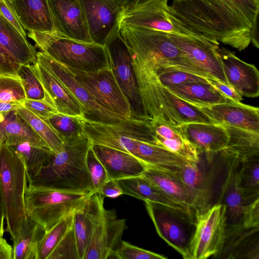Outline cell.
Returning a JSON list of instances; mask_svg holds the SVG:
<instances>
[{
  "label": "cell",
  "mask_w": 259,
  "mask_h": 259,
  "mask_svg": "<svg viewBox=\"0 0 259 259\" xmlns=\"http://www.w3.org/2000/svg\"><path fill=\"white\" fill-rule=\"evenodd\" d=\"M259 0L173 1L165 13L177 28L209 36L239 51L251 42Z\"/></svg>",
  "instance_id": "6da1fadb"
},
{
  "label": "cell",
  "mask_w": 259,
  "mask_h": 259,
  "mask_svg": "<svg viewBox=\"0 0 259 259\" xmlns=\"http://www.w3.org/2000/svg\"><path fill=\"white\" fill-rule=\"evenodd\" d=\"M131 53L144 112L148 120L175 126L190 122L215 123L196 106L180 99L161 84L149 61Z\"/></svg>",
  "instance_id": "7a4b0ae2"
},
{
  "label": "cell",
  "mask_w": 259,
  "mask_h": 259,
  "mask_svg": "<svg viewBox=\"0 0 259 259\" xmlns=\"http://www.w3.org/2000/svg\"><path fill=\"white\" fill-rule=\"evenodd\" d=\"M92 146L85 134L64 142V150L54 153L33 176L28 185L68 192L92 194L95 191L87 158Z\"/></svg>",
  "instance_id": "3957f363"
},
{
  "label": "cell",
  "mask_w": 259,
  "mask_h": 259,
  "mask_svg": "<svg viewBox=\"0 0 259 259\" xmlns=\"http://www.w3.org/2000/svg\"><path fill=\"white\" fill-rule=\"evenodd\" d=\"M35 46L55 61L71 69L95 73L111 68L104 45L75 40L53 31H29Z\"/></svg>",
  "instance_id": "277c9868"
},
{
  "label": "cell",
  "mask_w": 259,
  "mask_h": 259,
  "mask_svg": "<svg viewBox=\"0 0 259 259\" xmlns=\"http://www.w3.org/2000/svg\"><path fill=\"white\" fill-rule=\"evenodd\" d=\"M225 153L226 148L200 152L197 161H187L176 171L193 198L195 218L218 203Z\"/></svg>",
  "instance_id": "5b68a950"
},
{
  "label": "cell",
  "mask_w": 259,
  "mask_h": 259,
  "mask_svg": "<svg viewBox=\"0 0 259 259\" xmlns=\"http://www.w3.org/2000/svg\"><path fill=\"white\" fill-rule=\"evenodd\" d=\"M119 32L131 52L151 61L157 67L176 68L203 76L167 32L122 23Z\"/></svg>",
  "instance_id": "8992f818"
},
{
  "label": "cell",
  "mask_w": 259,
  "mask_h": 259,
  "mask_svg": "<svg viewBox=\"0 0 259 259\" xmlns=\"http://www.w3.org/2000/svg\"><path fill=\"white\" fill-rule=\"evenodd\" d=\"M0 180L6 231L14 240L26 217L24 196L28 179L22 159L11 146L5 143L0 146Z\"/></svg>",
  "instance_id": "52a82bcc"
},
{
  "label": "cell",
  "mask_w": 259,
  "mask_h": 259,
  "mask_svg": "<svg viewBox=\"0 0 259 259\" xmlns=\"http://www.w3.org/2000/svg\"><path fill=\"white\" fill-rule=\"evenodd\" d=\"M91 194L28 185L24 196L26 214L47 231L67 215L81 209Z\"/></svg>",
  "instance_id": "ba28073f"
},
{
  "label": "cell",
  "mask_w": 259,
  "mask_h": 259,
  "mask_svg": "<svg viewBox=\"0 0 259 259\" xmlns=\"http://www.w3.org/2000/svg\"><path fill=\"white\" fill-rule=\"evenodd\" d=\"M84 132L92 145H101L128 153L134 140L157 145L150 121L131 118L113 123H103L83 118Z\"/></svg>",
  "instance_id": "9c48e42d"
},
{
  "label": "cell",
  "mask_w": 259,
  "mask_h": 259,
  "mask_svg": "<svg viewBox=\"0 0 259 259\" xmlns=\"http://www.w3.org/2000/svg\"><path fill=\"white\" fill-rule=\"evenodd\" d=\"M145 203L159 236L184 259H190V244L196 228L194 215L157 202Z\"/></svg>",
  "instance_id": "30bf717a"
},
{
  "label": "cell",
  "mask_w": 259,
  "mask_h": 259,
  "mask_svg": "<svg viewBox=\"0 0 259 259\" xmlns=\"http://www.w3.org/2000/svg\"><path fill=\"white\" fill-rule=\"evenodd\" d=\"M104 46L109 56L111 69L129 102L133 117L148 120L144 112L133 67L131 51L119 29L107 40Z\"/></svg>",
  "instance_id": "8fae6325"
},
{
  "label": "cell",
  "mask_w": 259,
  "mask_h": 259,
  "mask_svg": "<svg viewBox=\"0 0 259 259\" xmlns=\"http://www.w3.org/2000/svg\"><path fill=\"white\" fill-rule=\"evenodd\" d=\"M226 209L213 205L196 217V228L190 244V259L214 257L222 249L226 235Z\"/></svg>",
  "instance_id": "7c38bea8"
},
{
  "label": "cell",
  "mask_w": 259,
  "mask_h": 259,
  "mask_svg": "<svg viewBox=\"0 0 259 259\" xmlns=\"http://www.w3.org/2000/svg\"><path fill=\"white\" fill-rule=\"evenodd\" d=\"M37 61L55 76L77 100L83 109L84 118L103 123L116 122L125 119L100 104L66 66L41 51L37 53Z\"/></svg>",
  "instance_id": "4fadbf2b"
},
{
  "label": "cell",
  "mask_w": 259,
  "mask_h": 259,
  "mask_svg": "<svg viewBox=\"0 0 259 259\" xmlns=\"http://www.w3.org/2000/svg\"><path fill=\"white\" fill-rule=\"evenodd\" d=\"M69 69L100 104L125 119L134 118L129 102L111 68L95 73Z\"/></svg>",
  "instance_id": "5bb4252c"
},
{
  "label": "cell",
  "mask_w": 259,
  "mask_h": 259,
  "mask_svg": "<svg viewBox=\"0 0 259 259\" xmlns=\"http://www.w3.org/2000/svg\"><path fill=\"white\" fill-rule=\"evenodd\" d=\"M168 33L172 42L203 77H212L229 84L217 51L220 46L218 41L209 36Z\"/></svg>",
  "instance_id": "9a60e30c"
},
{
  "label": "cell",
  "mask_w": 259,
  "mask_h": 259,
  "mask_svg": "<svg viewBox=\"0 0 259 259\" xmlns=\"http://www.w3.org/2000/svg\"><path fill=\"white\" fill-rule=\"evenodd\" d=\"M127 229L125 219H118L115 210L104 207L95 223L83 259H118L116 251Z\"/></svg>",
  "instance_id": "2e32d148"
},
{
  "label": "cell",
  "mask_w": 259,
  "mask_h": 259,
  "mask_svg": "<svg viewBox=\"0 0 259 259\" xmlns=\"http://www.w3.org/2000/svg\"><path fill=\"white\" fill-rule=\"evenodd\" d=\"M93 42L104 45L119 29L124 9L117 0H78Z\"/></svg>",
  "instance_id": "e0dca14e"
},
{
  "label": "cell",
  "mask_w": 259,
  "mask_h": 259,
  "mask_svg": "<svg viewBox=\"0 0 259 259\" xmlns=\"http://www.w3.org/2000/svg\"><path fill=\"white\" fill-rule=\"evenodd\" d=\"M241 160L238 156L226 148L224 170L218 203L226 209V225L242 223L243 209L246 204L242 193L239 176Z\"/></svg>",
  "instance_id": "ac0fdd59"
},
{
  "label": "cell",
  "mask_w": 259,
  "mask_h": 259,
  "mask_svg": "<svg viewBox=\"0 0 259 259\" xmlns=\"http://www.w3.org/2000/svg\"><path fill=\"white\" fill-rule=\"evenodd\" d=\"M228 83L240 96L255 98L259 95V72L224 47L217 49Z\"/></svg>",
  "instance_id": "d6986e66"
},
{
  "label": "cell",
  "mask_w": 259,
  "mask_h": 259,
  "mask_svg": "<svg viewBox=\"0 0 259 259\" xmlns=\"http://www.w3.org/2000/svg\"><path fill=\"white\" fill-rule=\"evenodd\" d=\"M54 31L65 36L93 42L78 0H48Z\"/></svg>",
  "instance_id": "ffe728a7"
},
{
  "label": "cell",
  "mask_w": 259,
  "mask_h": 259,
  "mask_svg": "<svg viewBox=\"0 0 259 259\" xmlns=\"http://www.w3.org/2000/svg\"><path fill=\"white\" fill-rule=\"evenodd\" d=\"M195 106L215 123L227 124L259 134L258 107L240 102Z\"/></svg>",
  "instance_id": "44dd1931"
},
{
  "label": "cell",
  "mask_w": 259,
  "mask_h": 259,
  "mask_svg": "<svg viewBox=\"0 0 259 259\" xmlns=\"http://www.w3.org/2000/svg\"><path fill=\"white\" fill-rule=\"evenodd\" d=\"M168 0H151L141 6L124 11L120 23L125 25L183 35L170 22L166 13Z\"/></svg>",
  "instance_id": "7402d4cb"
},
{
  "label": "cell",
  "mask_w": 259,
  "mask_h": 259,
  "mask_svg": "<svg viewBox=\"0 0 259 259\" xmlns=\"http://www.w3.org/2000/svg\"><path fill=\"white\" fill-rule=\"evenodd\" d=\"M259 227L247 228L242 223L227 225L225 241L214 258L259 259Z\"/></svg>",
  "instance_id": "603a6c76"
},
{
  "label": "cell",
  "mask_w": 259,
  "mask_h": 259,
  "mask_svg": "<svg viewBox=\"0 0 259 259\" xmlns=\"http://www.w3.org/2000/svg\"><path fill=\"white\" fill-rule=\"evenodd\" d=\"M47 96L59 113L84 118L82 107L69 90L37 61L32 65Z\"/></svg>",
  "instance_id": "cb8c5ba5"
},
{
  "label": "cell",
  "mask_w": 259,
  "mask_h": 259,
  "mask_svg": "<svg viewBox=\"0 0 259 259\" xmlns=\"http://www.w3.org/2000/svg\"><path fill=\"white\" fill-rule=\"evenodd\" d=\"M104 166L109 180H121L142 175L147 165L126 152L101 145H92Z\"/></svg>",
  "instance_id": "d4e9b609"
},
{
  "label": "cell",
  "mask_w": 259,
  "mask_h": 259,
  "mask_svg": "<svg viewBox=\"0 0 259 259\" xmlns=\"http://www.w3.org/2000/svg\"><path fill=\"white\" fill-rule=\"evenodd\" d=\"M104 197L98 192L91 194L84 206L73 213V228L79 259H83L95 223L104 207Z\"/></svg>",
  "instance_id": "484cf974"
},
{
  "label": "cell",
  "mask_w": 259,
  "mask_h": 259,
  "mask_svg": "<svg viewBox=\"0 0 259 259\" xmlns=\"http://www.w3.org/2000/svg\"><path fill=\"white\" fill-rule=\"evenodd\" d=\"M188 140L200 152H216L227 147L225 127L214 123L190 122L181 125Z\"/></svg>",
  "instance_id": "4316f807"
},
{
  "label": "cell",
  "mask_w": 259,
  "mask_h": 259,
  "mask_svg": "<svg viewBox=\"0 0 259 259\" xmlns=\"http://www.w3.org/2000/svg\"><path fill=\"white\" fill-rule=\"evenodd\" d=\"M10 3L25 30L54 31L48 0H11Z\"/></svg>",
  "instance_id": "83f0119b"
},
{
  "label": "cell",
  "mask_w": 259,
  "mask_h": 259,
  "mask_svg": "<svg viewBox=\"0 0 259 259\" xmlns=\"http://www.w3.org/2000/svg\"><path fill=\"white\" fill-rule=\"evenodd\" d=\"M156 135L157 145L167 149L187 161L198 160L199 152L188 140L181 125H172L150 121Z\"/></svg>",
  "instance_id": "f1b7e54d"
},
{
  "label": "cell",
  "mask_w": 259,
  "mask_h": 259,
  "mask_svg": "<svg viewBox=\"0 0 259 259\" xmlns=\"http://www.w3.org/2000/svg\"><path fill=\"white\" fill-rule=\"evenodd\" d=\"M142 176L172 200L192 211L193 198L176 172H170L147 166Z\"/></svg>",
  "instance_id": "f546056e"
},
{
  "label": "cell",
  "mask_w": 259,
  "mask_h": 259,
  "mask_svg": "<svg viewBox=\"0 0 259 259\" xmlns=\"http://www.w3.org/2000/svg\"><path fill=\"white\" fill-rule=\"evenodd\" d=\"M0 127L6 138L5 143L8 145L28 143L49 148L17 110L0 113Z\"/></svg>",
  "instance_id": "4dcf8cb0"
},
{
  "label": "cell",
  "mask_w": 259,
  "mask_h": 259,
  "mask_svg": "<svg viewBox=\"0 0 259 259\" xmlns=\"http://www.w3.org/2000/svg\"><path fill=\"white\" fill-rule=\"evenodd\" d=\"M0 44L21 65L37 61L35 48L11 23L0 15Z\"/></svg>",
  "instance_id": "1f68e13d"
},
{
  "label": "cell",
  "mask_w": 259,
  "mask_h": 259,
  "mask_svg": "<svg viewBox=\"0 0 259 259\" xmlns=\"http://www.w3.org/2000/svg\"><path fill=\"white\" fill-rule=\"evenodd\" d=\"M117 181L122 190L123 194L130 195L144 201H150L159 203L194 214L190 209L172 200L142 175L118 180Z\"/></svg>",
  "instance_id": "d6a6232c"
},
{
  "label": "cell",
  "mask_w": 259,
  "mask_h": 259,
  "mask_svg": "<svg viewBox=\"0 0 259 259\" xmlns=\"http://www.w3.org/2000/svg\"><path fill=\"white\" fill-rule=\"evenodd\" d=\"M167 88L180 99L195 105H210L234 102L208 82H189Z\"/></svg>",
  "instance_id": "836d02e7"
},
{
  "label": "cell",
  "mask_w": 259,
  "mask_h": 259,
  "mask_svg": "<svg viewBox=\"0 0 259 259\" xmlns=\"http://www.w3.org/2000/svg\"><path fill=\"white\" fill-rule=\"evenodd\" d=\"M46 232L45 228L31 218L26 216L13 240V259H35L37 246Z\"/></svg>",
  "instance_id": "e575fe53"
},
{
  "label": "cell",
  "mask_w": 259,
  "mask_h": 259,
  "mask_svg": "<svg viewBox=\"0 0 259 259\" xmlns=\"http://www.w3.org/2000/svg\"><path fill=\"white\" fill-rule=\"evenodd\" d=\"M228 135L227 148L240 160L259 156V134L227 124H222Z\"/></svg>",
  "instance_id": "d590c367"
},
{
  "label": "cell",
  "mask_w": 259,
  "mask_h": 259,
  "mask_svg": "<svg viewBox=\"0 0 259 259\" xmlns=\"http://www.w3.org/2000/svg\"><path fill=\"white\" fill-rule=\"evenodd\" d=\"M240 160V185L248 204L259 198V156Z\"/></svg>",
  "instance_id": "8d00e7d4"
},
{
  "label": "cell",
  "mask_w": 259,
  "mask_h": 259,
  "mask_svg": "<svg viewBox=\"0 0 259 259\" xmlns=\"http://www.w3.org/2000/svg\"><path fill=\"white\" fill-rule=\"evenodd\" d=\"M22 159L27 179L33 176L46 164L54 153L49 148L24 143L10 145Z\"/></svg>",
  "instance_id": "74e56055"
},
{
  "label": "cell",
  "mask_w": 259,
  "mask_h": 259,
  "mask_svg": "<svg viewBox=\"0 0 259 259\" xmlns=\"http://www.w3.org/2000/svg\"><path fill=\"white\" fill-rule=\"evenodd\" d=\"M73 213L67 215L46 231L38 243L35 259H48L55 248L72 227Z\"/></svg>",
  "instance_id": "f35d334b"
},
{
  "label": "cell",
  "mask_w": 259,
  "mask_h": 259,
  "mask_svg": "<svg viewBox=\"0 0 259 259\" xmlns=\"http://www.w3.org/2000/svg\"><path fill=\"white\" fill-rule=\"evenodd\" d=\"M82 119L80 116L58 113L44 120L53 128L64 143L85 134Z\"/></svg>",
  "instance_id": "ab89813d"
},
{
  "label": "cell",
  "mask_w": 259,
  "mask_h": 259,
  "mask_svg": "<svg viewBox=\"0 0 259 259\" xmlns=\"http://www.w3.org/2000/svg\"><path fill=\"white\" fill-rule=\"evenodd\" d=\"M17 110L52 151L57 154L64 150L63 142L48 123L23 106Z\"/></svg>",
  "instance_id": "60d3db41"
},
{
  "label": "cell",
  "mask_w": 259,
  "mask_h": 259,
  "mask_svg": "<svg viewBox=\"0 0 259 259\" xmlns=\"http://www.w3.org/2000/svg\"><path fill=\"white\" fill-rule=\"evenodd\" d=\"M148 61L153 65L160 82L166 88L189 82H208L203 76L176 68L157 67L151 61Z\"/></svg>",
  "instance_id": "b9f144b4"
},
{
  "label": "cell",
  "mask_w": 259,
  "mask_h": 259,
  "mask_svg": "<svg viewBox=\"0 0 259 259\" xmlns=\"http://www.w3.org/2000/svg\"><path fill=\"white\" fill-rule=\"evenodd\" d=\"M17 75L21 80L26 99L48 101L42 84L31 65H21Z\"/></svg>",
  "instance_id": "7bdbcfd3"
},
{
  "label": "cell",
  "mask_w": 259,
  "mask_h": 259,
  "mask_svg": "<svg viewBox=\"0 0 259 259\" xmlns=\"http://www.w3.org/2000/svg\"><path fill=\"white\" fill-rule=\"evenodd\" d=\"M26 99L17 75L0 74V102L21 103Z\"/></svg>",
  "instance_id": "ee69618b"
},
{
  "label": "cell",
  "mask_w": 259,
  "mask_h": 259,
  "mask_svg": "<svg viewBox=\"0 0 259 259\" xmlns=\"http://www.w3.org/2000/svg\"><path fill=\"white\" fill-rule=\"evenodd\" d=\"M48 259H79L73 226L55 248Z\"/></svg>",
  "instance_id": "f6af8a7d"
},
{
  "label": "cell",
  "mask_w": 259,
  "mask_h": 259,
  "mask_svg": "<svg viewBox=\"0 0 259 259\" xmlns=\"http://www.w3.org/2000/svg\"><path fill=\"white\" fill-rule=\"evenodd\" d=\"M87 162L95 191L98 192L101 186L109 179L106 171L96 155L92 146L88 151Z\"/></svg>",
  "instance_id": "bcb514c9"
},
{
  "label": "cell",
  "mask_w": 259,
  "mask_h": 259,
  "mask_svg": "<svg viewBox=\"0 0 259 259\" xmlns=\"http://www.w3.org/2000/svg\"><path fill=\"white\" fill-rule=\"evenodd\" d=\"M118 259H167L163 255L158 254L121 241L116 250Z\"/></svg>",
  "instance_id": "7dc6e473"
},
{
  "label": "cell",
  "mask_w": 259,
  "mask_h": 259,
  "mask_svg": "<svg viewBox=\"0 0 259 259\" xmlns=\"http://www.w3.org/2000/svg\"><path fill=\"white\" fill-rule=\"evenodd\" d=\"M22 106L42 120L59 113L52 105L45 100L25 99L22 103Z\"/></svg>",
  "instance_id": "c3c4849f"
},
{
  "label": "cell",
  "mask_w": 259,
  "mask_h": 259,
  "mask_svg": "<svg viewBox=\"0 0 259 259\" xmlns=\"http://www.w3.org/2000/svg\"><path fill=\"white\" fill-rule=\"evenodd\" d=\"M242 223L244 227H259V198L246 204L243 209Z\"/></svg>",
  "instance_id": "681fc988"
},
{
  "label": "cell",
  "mask_w": 259,
  "mask_h": 259,
  "mask_svg": "<svg viewBox=\"0 0 259 259\" xmlns=\"http://www.w3.org/2000/svg\"><path fill=\"white\" fill-rule=\"evenodd\" d=\"M20 66L21 64L0 44V74L17 75Z\"/></svg>",
  "instance_id": "f907efd6"
},
{
  "label": "cell",
  "mask_w": 259,
  "mask_h": 259,
  "mask_svg": "<svg viewBox=\"0 0 259 259\" xmlns=\"http://www.w3.org/2000/svg\"><path fill=\"white\" fill-rule=\"evenodd\" d=\"M0 15L11 23L23 35L26 37L25 29L9 1L0 0Z\"/></svg>",
  "instance_id": "816d5d0a"
},
{
  "label": "cell",
  "mask_w": 259,
  "mask_h": 259,
  "mask_svg": "<svg viewBox=\"0 0 259 259\" xmlns=\"http://www.w3.org/2000/svg\"><path fill=\"white\" fill-rule=\"evenodd\" d=\"M205 78L209 83L234 102H239L243 99L242 97L229 84L224 83L212 77H205Z\"/></svg>",
  "instance_id": "f5cc1de1"
},
{
  "label": "cell",
  "mask_w": 259,
  "mask_h": 259,
  "mask_svg": "<svg viewBox=\"0 0 259 259\" xmlns=\"http://www.w3.org/2000/svg\"><path fill=\"white\" fill-rule=\"evenodd\" d=\"M98 192L104 197L111 198H115L123 194L122 190L116 180H108Z\"/></svg>",
  "instance_id": "db71d44e"
},
{
  "label": "cell",
  "mask_w": 259,
  "mask_h": 259,
  "mask_svg": "<svg viewBox=\"0 0 259 259\" xmlns=\"http://www.w3.org/2000/svg\"><path fill=\"white\" fill-rule=\"evenodd\" d=\"M12 253V246L3 237H0V259H13Z\"/></svg>",
  "instance_id": "11a10c76"
},
{
  "label": "cell",
  "mask_w": 259,
  "mask_h": 259,
  "mask_svg": "<svg viewBox=\"0 0 259 259\" xmlns=\"http://www.w3.org/2000/svg\"><path fill=\"white\" fill-rule=\"evenodd\" d=\"M5 206L4 197L0 180V237H3L4 230Z\"/></svg>",
  "instance_id": "9f6ffc18"
},
{
  "label": "cell",
  "mask_w": 259,
  "mask_h": 259,
  "mask_svg": "<svg viewBox=\"0 0 259 259\" xmlns=\"http://www.w3.org/2000/svg\"><path fill=\"white\" fill-rule=\"evenodd\" d=\"M21 106V103L0 102V113L17 110Z\"/></svg>",
  "instance_id": "6f0895ef"
},
{
  "label": "cell",
  "mask_w": 259,
  "mask_h": 259,
  "mask_svg": "<svg viewBox=\"0 0 259 259\" xmlns=\"http://www.w3.org/2000/svg\"><path fill=\"white\" fill-rule=\"evenodd\" d=\"M124 9V11L133 7L135 0H117Z\"/></svg>",
  "instance_id": "680465c9"
},
{
  "label": "cell",
  "mask_w": 259,
  "mask_h": 259,
  "mask_svg": "<svg viewBox=\"0 0 259 259\" xmlns=\"http://www.w3.org/2000/svg\"><path fill=\"white\" fill-rule=\"evenodd\" d=\"M150 1H151V0H135L134 5L132 7L141 6L144 4H146L148 2H149ZM132 7H131V8H132Z\"/></svg>",
  "instance_id": "91938a15"
},
{
  "label": "cell",
  "mask_w": 259,
  "mask_h": 259,
  "mask_svg": "<svg viewBox=\"0 0 259 259\" xmlns=\"http://www.w3.org/2000/svg\"><path fill=\"white\" fill-rule=\"evenodd\" d=\"M6 138L5 136L0 127V146L5 143Z\"/></svg>",
  "instance_id": "94428289"
},
{
  "label": "cell",
  "mask_w": 259,
  "mask_h": 259,
  "mask_svg": "<svg viewBox=\"0 0 259 259\" xmlns=\"http://www.w3.org/2000/svg\"><path fill=\"white\" fill-rule=\"evenodd\" d=\"M174 1H181V0H174Z\"/></svg>",
  "instance_id": "6125c7cd"
}]
</instances>
